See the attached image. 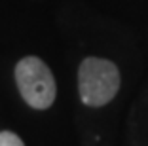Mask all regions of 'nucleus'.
<instances>
[{"instance_id": "1", "label": "nucleus", "mask_w": 148, "mask_h": 146, "mask_svg": "<svg viewBox=\"0 0 148 146\" xmlns=\"http://www.w3.org/2000/svg\"><path fill=\"white\" fill-rule=\"evenodd\" d=\"M80 99L87 106H105L116 97L120 89L118 66L108 59L87 57L78 70Z\"/></svg>"}, {"instance_id": "2", "label": "nucleus", "mask_w": 148, "mask_h": 146, "mask_svg": "<svg viewBox=\"0 0 148 146\" xmlns=\"http://www.w3.org/2000/svg\"><path fill=\"white\" fill-rule=\"evenodd\" d=\"M15 82L27 104L36 110L49 108L55 101L57 87L51 70L38 57H25L15 66Z\"/></svg>"}, {"instance_id": "3", "label": "nucleus", "mask_w": 148, "mask_h": 146, "mask_svg": "<svg viewBox=\"0 0 148 146\" xmlns=\"http://www.w3.org/2000/svg\"><path fill=\"white\" fill-rule=\"evenodd\" d=\"M0 146H25V144L12 131H0Z\"/></svg>"}]
</instances>
